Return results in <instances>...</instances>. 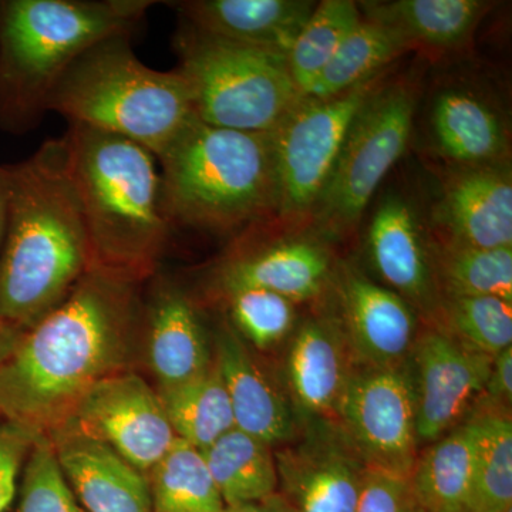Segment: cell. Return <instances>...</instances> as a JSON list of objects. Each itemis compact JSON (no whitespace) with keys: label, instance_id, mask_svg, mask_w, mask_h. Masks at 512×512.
Here are the masks:
<instances>
[{"label":"cell","instance_id":"obj_1","mask_svg":"<svg viewBox=\"0 0 512 512\" xmlns=\"http://www.w3.org/2000/svg\"><path fill=\"white\" fill-rule=\"evenodd\" d=\"M137 286L92 266L0 366V416L47 436L97 383L128 370L143 323Z\"/></svg>","mask_w":512,"mask_h":512},{"label":"cell","instance_id":"obj_2","mask_svg":"<svg viewBox=\"0 0 512 512\" xmlns=\"http://www.w3.org/2000/svg\"><path fill=\"white\" fill-rule=\"evenodd\" d=\"M5 170L0 320L26 332L67 298L92 268V254L63 137L45 141L28 160Z\"/></svg>","mask_w":512,"mask_h":512},{"label":"cell","instance_id":"obj_3","mask_svg":"<svg viewBox=\"0 0 512 512\" xmlns=\"http://www.w3.org/2000/svg\"><path fill=\"white\" fill-rule=\"evenodd\" d=\"M63 141L92 266L140 284L156 269L171 232L156 156L127 138L77 124Z\"/></svg>","mask_w":512,"mask_h":512},{"label":"cell","instance_id":"obj_4","mask_svg":"<svg viewBox=\"0 0 512 512\" xmlns=\"http://www.w3.org/2000/svg\"><path fill=\"white\" fill-rule=\"evenodd\" d=\"M150 0H0V128L28 133L79 57L133 35Z\"/></svg>","mask_w":512,"mask_h":512},{"label":"cell","instance_id":"obj_5","mask_svg":"<svg viewBox=\"0 0 512 512\" xmlns=\"http://www.w3.org/2000/svg\"><path fill=\"white\" fill-rule=\"evenodd\" d=\"M157 161L171 229L232 234L276 215L271 133L208 126L194 117Z\"/></svg>","mask_w":512,"mask_h":512},{"label":"cell","instance_id":"obj_6","mask_svg":"<svg viewBox=\"0 0 512 512\" xmlns=\"http://www.w3.org/2000/svg\"><path fill=\"white\" fill-rule=\"evenodd\" d=\"M130 40L113 36L87 50L53 90L47 111L127 138L158 158L195 117L190 89L177 69L141 63Z\"/></svg>","mask_w":512,"mask_h":512},{"label":"cell","instance_id":"obj_7","mask_svg":"<svg viewBox=\"0 0 512 512\" xmlns=\"http://www.w3.org/2000/svg\"><path fill=\"white\" fill-rule=\"evenodd\" d=\"M174 47L195 119L208 126L271 133L301 99L285 55L228 42L185 23Z\"/></svg>","mask_w":512,"mask_h":512},{"label":"cell","instance_id":"obj_8","mask_svg":"<svg viewBox=\"0 0 512 512\" xmlns=\"http://www.w3.org/2000/svg\"><path fill=\"white\" fill-rule=\"evenodd\" d=\"M416 83L386 80L357 113L312 215L320 231L346 235L362 220L380 184L409 146Z\"/></svg>","mask_w":512,"mask_h":512},{"label":"cell","instance_id":"obj_9","mask_svg":"<svg viewBox=\"0 0 512 512\" xmlns=\"http://www.w3.org/2000/svg\"><path fill=\"white\" fill-rule=\"evenodd\" d=\"M387 72L329 99L301 97L271 131L279 218L299 220L312 214L353 120Z\"/></svg>","mask_w":512,"mask_h":512},{"label":"cell","instance_id":"obj_10","mask_svg":"<svg viewBox=\"0 0 512 512\" xmlns=\"http://www.w3.org/2000/svg\"><path fill=\"white\" fill-rule=\"evenodd\" d=\"M335 416L370 468L410 476L417 457L416 389L410 363L350 373Z\"/></svg>","mask_w":512,"mask_h":512},{"label":"cell","instance_id":"obj_11","mask_svg":"<svg viewBox=\"0 0 512 512\" xmlns=\"http://www.w3.org/2000/svg\"><path fill=\"white\" fill-rule=\"evenodd\" d=\"M64 423L103 441L146 476L177 441L157 390L133 370L97 383Z\"/></svg>","mask_w":512,"mask_h":512},{"label":"cell","instance_id":"obj_12","mask_svg":"<svg viewBox=\"0 0 512 512\" xmlns=\"http://www.w3.org/2000/svg\"><path fill=\"white\" fill-rule=\"evenodd\" d=\"M278 493L292 512H356L367 464L339 426L313 420L299 443L275 453Z\"/></svg>","mask_w":512,"mask_h":512},{"label":"cell","instance_id":"obj_13","mask_svg":"<svg viewBox=\"0 0 512 512\" xmlns=\"http://www.w3.org/2000/svg\"><path fill=\"white\" fill-rule=\"evenodd\" d=\"M416 389L417 439L434 443L460 426L464 414L483 396L493 357L468 349L443 330H424L412 356Z\"/></svg>","mask_w":512,"mask_h":512},{"label":"cell","instance_id":"obj_14","mask_svg":"<svg viewBox=\"0 0 512 512\" xmlns=\"http://www.w3.org/2000/svg\"><path fill=\"white\" fill-rule=\"evenodd\" d=\"M335 288L339 326L353 355L366 367L409 362L419 336L416 309L350 265L339 266Z\"/></svg>","mask_w":512,"mask_h":512},{"label":"cell","instance_id":"obj_15","mask_svg":"<svg viewBox=\"0 0 512 512\" xmlns=\"http://www.w3.org/2000/svg\"><path fill=\"white\" fill-rule=\"evenodd\" d=\"M441 244L512 248L510 163L456 168L431 211Z\"/></svg>","mask_w":512,"mask_h":512},{"label":"cell","instance_id":"obj_16","mask_svg":"<svg viewBox=\"0 0 512 512\" xmlns=\"http://www.w3.org/2000/svg\"><path fill=\"white\" fill-rule=\"evenodd\" d=\"M77 501L86 512H153L146 474L103 441L64 423L47 434Z\"/></svg>","mask_w":512,"mask_h":512},{"label":"cell","instance_id":"obj_17","mask_svg":"<svg viewBox=\"0 0 512 512\" xmlns=\"http://www.w3.org/2000/svg\"><path fill=\"white\" fill-rule=\"evenodd\" d=\"M367 248L377 274L414 309L433 318L439 293L431 271L429 244L419 218L404 198H386L367 232Z\"/></svg>","mask_w":512,"mask_h":512},{"label":"cell","instance_id":"obj_18","mask_svg":"<svg viewBox=\"0 0 512 512\" xmlns=\"http://www.w3.org/2000/svg\"><path fill=\"white\" fill-rule=\"evenodd\" d=\"M170 5L192 29L286 56L311 18L316 3L311 0H187Z\"/></svg>","mask_w":512,"mask_h":512},{"label":"cell","instance_id":"obj_19","mask_svg":"<svg viewBox=\"0 0 512 512\" xmlns=\"http://www.w3.org/2000/svg\"><path fill=\"white\" fill-rule=\"evenodd\" d=\"M147 360L158 389L178 386L210 369L207 333L190 296L161 282L143 308Z\"/></svg>","mask_w":512,"mask_h":512},{"label":"cell","instance_id":"obj_20","mask_svg":"<svg viewBox=\"0 0 512 512\" xmlns=\"http://www.w3.org/2000/svg\"><path fill=\"white\" fill-rule=\"evenodd\" d=\"M326 249L309 239L282 241L229 256L218 269L221 293L239 288L266 289L293 303L318 298L332 279Z\"/></svg>","mask_w":512,"mask_h":512},{"label":"cell","instance_id":"obj_21","mask_svg":"<svg viewBox=\"0 0 512 512\" xmlns=\"http://www.w3.org/2000/svg\"><path fill=\"white\" fill-rule=\"evenodd\" d=\"M215 348L214 362L227 389L235 429L271 447L295 439L298 427L291 407L256 365L241 336L222 328Z\"/></svg>","mask_w":512,"mask_h":512},{"label":"cell","instance_id":"obj_22","mask_svg":"<svg viewBox=\"0 0 512 512\" xmlns=\"http://www.w3.org/2000/svg\"><path fill=\"white\" fill-rule=\"evenodd\" d=\"M430 126L440 156L457 168L510 163V131L505 120L471 90H441L431 106Z\"/></svg>","mask_w":512,"mask_h":512},{"label":"cell","instance_id":"obj_23","mask_svg":"<svg viewBox=\"0 0 512 512\" xmlns=\"http://www.w3.org/2000/svg\"><path fill=\"white\" fill-rule=\"evenodd\" d=\"M348 343L339 323L309 319L293 336L286 375L299 409L313 419L335 414L350 376Z\"/></svg>","mask_w":512,"mask_h":512},{"label":"cell","instance_id":"obj_24","mask_svg":"<svg viewBox=\"0 0 512 512\" xmlns=\"http://www.w3.org/2000/svg\"><path fill=\"white\" fill-rule=\"evenodd\" d=\"M367 19L399 30L414 50L456 52L473 39L490 8L483 0H394L360 2Z\"/></svg>","mask_w":512,"mask_h":512},{"label":"cell","instance_id":"obj_25","mask_svg":"<svg viewBox=\"0 0 512 512\" xmlns=\"http://www.w3.org/2000/svg\"><path fill=\"white\" fill-rule=\"evenodd\" d=\"M476 433L467 420L417 457L410 484L423 512H470Z\"/></svg>","mask_w":512,"mask_h":512},{"label":"cell","instance_id":"obj_26","mask_svg":"<svg viewBox=\"0 0 512 512\" xmlns=\"http://www.w3.org/2000/svg\"><path fill=\"white\" fill-rule=\"evenodd\" d=\"M414 50L399 32L377 20L362 16L359 25L346 37L336 55L320 73L309 99H329L387 72L390 64Z\"/></svg>","mask_w":512,"mask_h":512},{"label":"cell","instance_id":"obj_27","mask_svg":"<svg viewBox=\"0 0 512 512\" xmlns=\"http://www.w3.org/2000/svg\"><path fill=\"white\" fill-rule=\"evenodd\" d=\"M202 454L225 507L256 503L278 493L275 453L264 441L232 429Z\"/></svg>","mask_w":512,"mask_h":512},{"label":"cell","instance_id":"obj_28","mask_svg":"<svg viewBox=\"0 0 512 512\" xmlns=\"http://www.w3.org/2000/svg\"><path fill=\"white\" fill-rule=\"evenodd\" d=\"M157 392L177 439L198 450H207L235 429L231 402L215 362L202 375Z\"/></svg>","mask_w":512,"mask_h":512},{"label":"cell","instance_id":"obj_29","mask_svg":"<svg viewBox=\"0 0 512 512\" xmlns=\"http://www.w3.org/2000/svg\"><path fill=\"white\" fill-rule=\"evenodd\" d=\"M431 271L439 299L444 296H497L512 302V248H471L429 244Z\"/></svg>","mask_w":512,"mask_h":512},{"label":"cell","instance_id":"obj_30","mask_svg":"<svg viewBox=\"0 0 512 512\" xmlns=\"http://www.w3.org/2000/svg\"><path fill=\"white\" fill-rule=\"evenodd\" d=\"M153 512H224L204 454L187 441L173 447L148 471Z\"/></svg>","mask_w":512,"mask_h":512},{"label":"cell","instance_id":"obj_31","mask_svg":"<svg viewBox=\"0 0 512 512\" xmlns=\"http://www.w3.org/2000/svg\"><path fill=\"white\" fill-rule=\"evenodd\" d=\"M362 20L359 3L353 0H323L316 3L286 55L289 72L301 97L306 96L320 73Z\"/></svg>","mask_w":512,"mask_h":512},{"label":"cell","instance_id":"obj_32","mask_svg":"<svg viewBox=\"0 0 512 512\" xmlns=\"http://www.w3.org/2000/svg\"><path fill=\"white\" fill-rule=\"evenodd\" d=\"M476 467L470 512H505L512 508V421L505 410L473 419Z\"/></svg>","mask_w":512,"mask_h":512},{"label":"cell","instance_id":"obj_33","mask_svg":"<svg viewBox=\"0 0 512 512\" xmlns=\"http://www.w3.org/2000/svg\"><path fill=\"white\" fill-rule=\"evenodd\" d=\"M433 319L468 349L494 357L512 346V302L497 296H444Z\"/></svg>","mask_w":512,"mask_h":512},{"label":"cell","instance_id":"obj_34","mask_svg":"<svg viewBox=\"0 0 512 512\" xmlns=\"http://www.w3.org/2000/svg\"><path fill=\"white\" fill-rule=\"evenodd\" d=\"M234 330L252 346L268 350L292 332L296 303L278 293L259 288H239L222 293Z\"/></svg>","mask_w":512,"mask_h":512},{"label":"cell","instance_id":"obj_35","mask_svg":"<svg viewBox=\"0 0 512 512\" xmlns=\"http://www.w3.org/2000/svg\"><path fill=\"white\" fill-rule=\"evenodd\" d=\"M16 512H86L64 477L49 437L42 434L23 467Z\"/></svg>","mask_w":512,"mask_h":512},{"label":"cell","instance_id":"obj_36","mask_svg":"<svg viewBox=\"0 0 512 512\" xmlns=\"http://www.w3.org/2000/svg\"><path fill=\"white\" fill-rule=\"evenodd\" d=\"M356 512H423L412 490L410 476L367 468Z\"/></svg>","mask_w":512,"mask_h":512},{"label":"cell","instance_id":"obj_37","mask_svg":"<svg viewBox=\"0 0 512 512\" xmlns=\"http://www.w3.org/2000/svg\"><path fill=\"white\" fill-rule=\"evenodd\" d=\"M40 436L13 421L0 423V512L8 511L15 500L20 473Z\"/></svg>","mask_w":512,"mask_h":512},{"label":"cell","instance_id":"obj_38","mask_svg":"<svg viewBox=\"0 0 512 512\" xmlns=\"http://www.w3.org/2000/svg\"><path fill=\"white\" fill-rule=\"evenodd\" d=\"M495 404L510 407L512 400V346L498 353L493 359L490 379L485 393Z\"/></svg>","mask_w":512,"mask_h":512},{"label":"cell","instance_id":"obj_39","mask_svg":"<svg viewBox=\"0 0 512 512\" xmlns=\"http://www.w3.org/2000/svg\"><path fill=\"white\" fill-rule=\"evenodd\" d=\"M224 512H292V510L282 495L276 493L265 500L256 501V503L225 507Z\"/></svg>","mask_w":512,"mask_h":512},{"label":"cell","instance_id":"obj_40","mask_svg":"<svg viewBox=\"0 0 512 512\" xmlns=\"http://www.w3.org/2000/svg\"><path fill=\"white\" fill-rule=\"evenodd\" d=\"M22 330H18L9 326L8 323L0 320V366L9 359L13 350L19 345L23 336Z\"/></svg>","mask_w":512,"mask_h":512},{"label":"cell","instance_id":"obj_41","mask_svg":"<svg viewBox=\"0 0 512 512\" xmlns=\"http://www.w3.org/2000/svg\"><path fill=\"white\" fill-rule=\"evenodd\" d=\"M8 178L5 165H0V249L5 238L6 221H8Z\"/></svg>","mask_w":512,"mask_h":512},{"label":"cell","instance_id":"obj_42","mask_svg":"<svg viewBox=\"0 0 512 512\" xmlns=\"http://www.w3.org/2000/svg\"><path fill=\"white\" fill-rule=\"evenodd\" d=\"M505 512H512V508H511V510H508V511H505Z\"/></svg>","mask_w":512,"mask_h":512}]
</instances>
